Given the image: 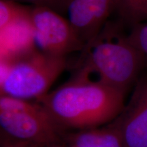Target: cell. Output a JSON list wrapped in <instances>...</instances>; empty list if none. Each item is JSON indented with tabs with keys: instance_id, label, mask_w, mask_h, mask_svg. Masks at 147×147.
Wrapping results in <instances>:
<instances>
[{
	"instance_id": "30bf717a",
	"label": "cell",
	"mask_w": 147,
	"mask_h": 147,
	"mask_svg": "<svg viewBox=\"0 0 147 147\" xmlns=\"http://www.w3.org/2000/svg\"><path fill=\"white\" fill-rule=\"evenodd\" d=\"M117 8L134 25L147 18V0H117Z\"/></svg>"
},
{
	"instance_id": "6da1fadb",
	"label": "cell",
	"mask_w": 147,
	"mask_h": 147,
	"mask_svg": "<svg viewBox=\"0 0 147 147\" xmlns=\"http://www.w3.org/2000/svg\"><path fill=\"white\" fill-rule=\"evenodd\" d=\"M125 93L102 82L75 76L37 100L62 127L78 130L111 123L125 107Z\"/></svg>"
},
{
	"instance_id": "8992f818",
	"label": "cell",
	"mask_w": 147,
	"mask_h": 147,
	"mask_svg": "<svg viewBox=\"0 0 147 147\" xmlns=\"http://www.w3.org/2000/svg\"><path fill=\"white\" fill-rule=\"evenodd\" d=\"M112 122L125 147H147V76L138 79L127 104Z\"/></svg>"
},
{
	"instance_id": "7c38bea8",
	"label": "cell",
	"mask_w": 147,
	"mask_h": 147,
	"mask_svg": "<svg viewBox=\"0 0 147 147\" xmlns=\"http://www.w3.org/2000/svg\"><path fill=\"white\" fill-rule=\"evenodd\" d=\"M125 38L147 57V23L135 25L130 34Z\"/></svg>"
},
{
	"instance_id": "5b68a950",
	"label": "cell",
	"mask_w": 147,
	"mask_h": 147,
	"mask_svg": "<svg viewBox=\"0 0 147 147\" xmlns=\"http://www.w3.org/2000/svg\"><path fill=\"white\" fill-rule=\"evenodd\" d=\"M30 21L35 45L42 52L65 57L84 48L70 22L53 9L45 6L31 8Z\"/></svg>"
},
{
	"instance_id": "8fae6325",
	"label": "cell",
	"mask_w": 147,
	"mask_h": 147,
	"mask_svg": "<svg viewBox=\"0 0 147 147\" xmlns=\"http://www.w3.org/2000/svg\"><path fill=\"white\" fill-rule=\"evenodd\" d=\"M29 10L17 4L14 0H0V32L28 14Z\"/></svg>"
},
{
	"instance_id": "9c48e42d",
	"label": "cell",
	"mask_w": 147,
	"mask_h": 147,
	"mask_svg": "<svg viewBox=\"0 0 147 147\" xmlns=\"http://www.w3.org/2000/svg\"><path fill=\"white\" fill-rule=\"evenodd\" d=\"M63 141L74 147H125L121 132L113 122L103 127L65 132Z\"/></svg>"
},
{
	"instance_id": "7a4b0ae2",
	"label": "cell",
	"mask_w": 147,
	"mask_h": 147,
	"mask_svg": "<svg viewBox=\"0 0 147 147\" xmlns=\"http://www.w3.org/2000/svg\"><path fill=\"white\" fill-rule=\"evenodd\" d=\"M100 34L84 47L82 63L77 76L89 78L125 92L138 79L146 57L127 41L125 37Z\"/></svg>"
},
{
	"instance_id": "ba28073f",
	"label": "cell",
	"mask_w": 147,
	"mask_h": 147,
	"mask_svg": "<svg viewBox=\"0 0 147 147\" xmlns=\"http://www.w3.org/2000/svg\"><path fill=\"white\" fill-rule=\"evenodd\" d=\"M0 34L1 62L10 63L34 51L36 47L30 21V10L28 14L1 31Z\"/></svg>"
},
{
	"instance_id": "5bb4252c",
	"label": "cell",
	"mask_w": 147,
	"mask_h": 147,
	"mask_svg": "<svg viewBox=\"0 0 147 147\" xmlns=\"http://www.w3.org/2000/svg\"><path fill=\"white\" fill-rule=\"evenodd\" d=\"M48 147H74V146H61L60 144H53V145H51L50 146H48Z\"/></svg>"
},
{
	"instance_id": "9a60e30c",
	"label": "cell",
	"mask_w": 147,
	"mask_h": 147,
	"mask_svg": "<svg viewBox=\"0 0 147 147\" xmlns=\"http://www.w3.org/2000/svg\"><path fill=\"white\" fill-rule=\"evenodd\" d=\"M14 1H18V0H14Z\"/></svg>"
},
{
	"instance_id": "4fadbf2b",
	"label": "cell",
	"mask_w": 147,
	"mask_h": 147,
	"mask_svg": "<svg viewBox=\"0 0 147 147\" xmlns=\"http://www.w3.org/2000/svg\"><path fill=\"white\" fill-rule=\"evenodd\" d=\"M32 3L34 6H45L53 10L64 11V4L65 0H18Z\"/></svg>"
},
{
	"instance_id": "52a82bcc",
	"label": "cell",
	"mask_w": 147,
	"mask_h": 147,
	"mask_svg": "<svg viewBox=\"0 0 147 147\" xmlns=\"http://www.w3.org/2000/svg\"><path fill=\"white\" fill-rule=\"evenodd\" d=\"M117 6V0H65L64 11L86 46L100 34Z\"/></svg>"
},
{
	"instance_id": "277c9868",
	"label": "cell",
	"mask_w": 147,
	"mask_h": 147,
	"mask_svg": "<svg viewBox=\"0 0 147 147\" xmlns=\"http://www.w3.org/2000/svg\"><path fill=\"white\" fill-rule=\"evenodd\" d=\"M0 125L14 140L45 146L63 142L65 129L40 103L1 95Z\"/></svg>"
},
{
	"instance_id": "3957f363",
	"label": "cell",
	"mask_w": 147,
	"mask_h": 147,
	"mask_svg": "<svg viewBox=\"0 0 147 147\" xmlns=\"http://www.w3.org/2000/svg\"><path fill=\"white\" fill-rule=\"evenodd\" d=\"M66 67L65 57L49 55L38 49L10 63L1 62V95L38 100L49 93Z\"/></svg>"
}]
</instances>
